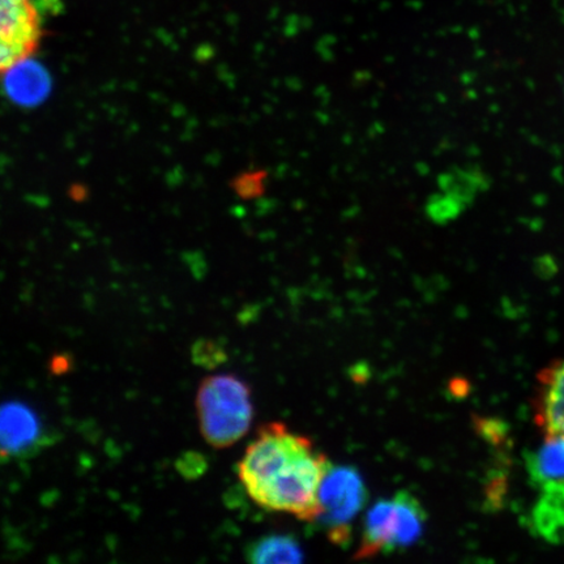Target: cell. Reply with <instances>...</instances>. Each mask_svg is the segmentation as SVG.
Returning a JSON list of instances; mask_svg holds the SVG:
<instances>
[{
    "instance_id": "6da1fadb",
    "label": "cell",
    "mask_w": 564,
    "mask_h": 564,
    "mask_svg": "<svg viewBox=\"0 0 564 564\" xmlns=\"http://www.w3.org/2000/svg\"><path fill=\"white\" fill-rule=\"evenodd\" d=\"M330 467L327 456L306 436L273 422L260 429L247 447L238 474L258 506L316 521L321 514V486Z\"/></svg>"
},
{
    "instance_id": "7a4b0ae2",
    "label": "cell",
    "mask_w": 564,
    "mask_h": 564,
    "mask_svg": "<svg viewBox=\"0 0 564 564\" xmlns=\"http://www.w3.org/2000/svg\"><path fill=\"white\" fill-rule=\"evenodd\" d=\"M525 467L535 492L529 525L547 544H564V440L544 435L528 451Z\"/></svg>"
},
{
    "instance_id": "3957f363",
    "label": "cell",
    "mask_w": 564,
    "mask_h": 564,
    "mask_svg": "<svg viewBox=\"0 0 564 564\" xmlns=\"http://www.w3.org/2000/svg\"><path fill=\"white\" fill-rule=\"evenodd\" d=\"M203 438L215 448L232 446L249 432L253 417L250 387L236 376L204 379L196 397Z\"/></svg>"
},
{
    "instance_id": "277c9868",
    "label": "cell",
    "mask_w": 564,
    "mask_h": 564,
    "mask_svg": "<svg viewBox=\"0 0 564 564\" xmlns=\"http://www.w3.org/2000/svg\"><path fill=\"white\" fill-rule=\"evenodd\" d=\"M427 514L420 500L409 491L379 500L366 514L357 560L390 554L412 546L421 539Z\"/></svg>"
},
{
    "instance_id": "5b68a950",
    "label": "cell",
    "mask_w": 564,
    "mask_h": 564,
    "mask_svg": "<svg viewBox=\"0 0 564 564\" xmlns=\"http://www.w3.org/2000/svg\"><path fill=\"white\" fill-rule=\"evenodd\" d=\"M368 502L364 479L352 468L330 467L319 491L321 514L316 521L328 528L330 540L344 544L350 535V523Z\"/></svg>"
},
{
    "instance_id": "8992f818",
    "label": "cell",
    "mask_w": 564,
    "mask_h": 564,
    "mask_svg": "<svg viewBox=\"0 0 564 564\" xmlns=\"http://www.w3.org/2000/svg\"><path fill=\"white\" fill-rule=\"evenodd\" d=\"M52 429L23 401L0 404V462L25 460L55 442Z\"/></svg>"
},
{
    "instance_id": "52a82bcc",
    "label": "cell",
    "mask_w": 564,
    "mask_h": 564,
    "mask_svg": "<svg viewBox=\"0 0 564 564\" xmlns=\"http://www.w3.org/2000/svg\"><path fill=\"white\" fill-rule=\"evenodd\" d=\"M44 33L39 7L32 0H0V75L32 58Z\"/></svg>"
},
{
    "instance_id": "ba28073f",
    "label": "cell",
    "mask_w": 564,
    "mask_h": 564,
    "mask_svg": "<svg viewBox=\"0 0 564 564\" xmlns=\"http://www.w3.org/2000/svg\"><path fill=\"white\" fill-rule=\"evenodd\" d=\"M535 422L544 435L564 440V359L540 372Z\"/></svg>"
},
{
    "instance_id": "9c48e42d",
    "label": "cell",
    "mask_w": 564,
    "mask_h": 564,
    "mask_svg": "<svg viewBox=\"0 0 564 564\" xmlns=\"http://www.w3.org/2000/svg\"><path fill=\"white\" fill-rule=\"evenodd\" d=\"M3 76L7 96L19 105H39L51 94V75L39 62L31 58L19 62Z\"/></svg>"
},
{
    "instance_id": "30bf717a",
    "label": "cell",
    "mask_w": 564,
    "mask_h": 564,
    "mask_svg": "<svg viewBox=\"0 0 564 564\" xmlns=\"http://www.w3.org/2000/svg\"><path fill=\"white\" fill-rule=\"evenodd\" d=\"M246 558L252 563H300L303 552L293 535L270 534L252 541L246 549Z\"/></svg>"
}]
</instances>
